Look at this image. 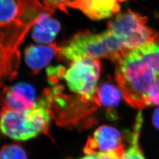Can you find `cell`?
Here are the masks:
<instances>
[{
    "label": "cell",
    "mask_w": 159,
    "mask_h": 159,
    "mask_svg": "<svg viewBox=\"0 0 159 159\" xmlns=\"http://www.w3.org/2000/svg\"><path fill=\"white\" fill-rule=\"evenodd\" d=\"M17 3L16 18L0 24V86L17 75L20 60L18 48L31 27L43 14L52 12L39 0H17Z\"/></svg>",
    "instance_id": "cell-1"
},
{
    "label": "cell",
    "mask_w": 159,
    "mask_h": 159,
    "mask_svg": "<svg viewBox=\"0 0 159 159\" xmlns=\"http://www.w3.org/2000/svg\"><path fill=\"white\" fill-rule=\"evenodd\" d=\"M114 63L116 80L125 102L133 108H146L148 90L157 79L155 72L132 49L125 50Z\"/></svg>",
    "instance_id": "cell-2"
},
{
    "label": "cell",
    "mask_w": 159,
    "mask_h": 159,
    "mask_svg": "<svg viewBox=\"0 0 159 159\" xmlns=\"http://www.w3.org/2000/svg\"><path fill=\"white\" fill-rule=\"evenodd\" d=\"M51 114L47 108L36 104L24 111L2 108L0 111V133L16 141H27L41 134H48Z\"/></svg>",
    "instance_id": "cell-3"
},
{
    "label": "cell",
    "mask_w": 159,
    "mask_h": 159,
    "mask_svg": "<svg viewBox=\"0 0 159 159\" xmlns=\"http://www.w3.org/2000/svg\"><path fill=\"white\" fill-rule=\"evenodd\" d=\"M126 49L107 30L99 34L84 31L69 40L66 46L61 48L59 54L63 58L73 61L82 57H89L104 58L114 62Z\"/></svg>",
    "instance_id": "cell-4"
},
{
    "label": "cell",
    "mask_w": 159,
    "mask_h": 159,
    "mask_svg": "<svg viewBox=\"0 0 159 159\" xmlns=\"http://www.w3.org/2000/svg\"><path fill=\"white\" fill-rule=\"evenodd\" d=\"M147 21V17L128 10L111 18L107 31L125 48L133 49L152 41L158 34L146 25Z\"/></svg>",
    "instance_id": "cell-5"
},
{
    "label": "cell",
    "mask_w": 159,
    "mask_h": 159,
    "mask_svg": "<svg viewBox=\"0 0 159 159\" xmlns=\"http://www.w3.org/2000/svg\"><path fill=\"white\" fill-rule=\"evenodd\" d=\"M101 62L96 58L82 57L74 61L64 74L69 89L85 101L100 106L97 87Z\"/></svg>",
    "instance_id": "cell-6"
},
{
    "label": "cell",
    "mask_w": 159,
    "mask_h": 159,
    "mask_svg": "<svg viewBox=\"0 0 159 159\" xmlns=\"http://www.w3.org/2000/svg\"><path fill=\"white\" fill-rule=\"evenodd\" d=\"M125 151L119 131L113 127L104 125L98 127L87 139L84 148L85 154L116 153L123 154Z\"/></svg>",
    "instance_id": "cell-7"
},
{
    "label": "cell",
    "mask_w": 159,
    "mask_h": 159,
    "mask_svg": "<svg viewBox=\"0 0 159 159\" xmlns=\"http://www.w3.org/2000/svg\"><path fill=\"white\" fill-rule=\"evenodd\" d=\"M35 105V91L31 84L18 83L12 87H4L0 91V106L2 108L24 111Z\"/></svg>",
    "instance_id": "cell-8"
},
{
    "label": "cell",
    "mask_w": 159,
    "mask_h": 159,
    "mask_svg": "<svg viewBox=\"0 0 159 159\" xmlns=\"http://www.w3.org/2000/svg\"><path fill=\"white\" fill-rule=\"evenodd\" d=\"M125 0H73L68 7L76 8L94 20L112 17L120 10V3Z\"/></svg>",
    "instance_id": "cell-9"
},
{
    "label": "cell",
    "mask_w": 159,
    "mask_h": 159,
    "mask_svg": "<svg viewBox=\"0 0 159 159\" xmlns=\"http://www.w3.org/2000/svg\"><path fill=\"white\" fill-rule=\"evenodd\" d=\"M61 48L56 44L48 46H28L24 51V58L27 65L31 70V74H38L50 63L53 57L60 52Z\"/></svg>",
    "instance_id": "cell-10"
},
{
    "label": "cell",
    "mask_w": 159,
    "mask_h": 159,
    "mask_svg": "<svg viewBox=\"0 0 159 159\" xmlns=\"http://www.w3.org/2000/svg\"><path fill=\"white\" fill-rule=\"evenodd\" d=\"M51 14L46 12L42 14L33 25L31 35L38 43L51 44L60 30V23L50 17Z\"/></svg>",
    "instance_id": "cell-11"
},
{
    "label": "cell",
    "mask_w": 159,
    "mask_h": 159,
    "mask_svg": "<svg viewBox=\"0 0 159 159\" xmlns=\"http://www.w3.org/2000/svg\"><path fill=\"white\" fill-rule=\"evenodd\" d=\"M143 123L142 114L140 111L137 115L130 134L129 146L127 149L125 150L121 159H146L140 145V137Z\"/></svg>",
    "instance_id": "cell-12"
},
{
    "label": "cell",
    "mask_w": 159,
    "mask_h": 159,
    "mask_svg": "<svg viewBox=\"0 0 159 159\" xmlns=\"http://www.w3.org/2000/svg\"><path fill=\"white\" fill-rule=\"evenodd\" d=\"M137 56L153 69L159 77V35L152 41L132 49Z\"/></svg>",
    "instance_id": "cell-13"
},
{
    "label": "cell",
    "mask_w": 159,
    "mask_h": 159,
    "mask_svg": "<svg viewBox=\"0 0 159 159\" xmlns=\"http://www.w3.org/2000/svg\"><path fill=\"white\" fill-rule=\"evenodd\" d=\"M97 93L100 104L110 108L116 107L119 104L122 96L120 89L108 83L100 85L97 89Z\"/></svg>",
    "instance_id": "cell-14"
},
{
    "label": "cell",
    "mask_w": 159,
    "mask_h": 159,
    "mask_svg": "<svg viewBox=\"0 0 159 159\" xmlns=\"http://www.w3.org/2000/svg\"><path fill=\"white\" fill-rule=\"evenodd\" d=\"M18 3L16 0H0V24H6L17 16Z\"/></svg>",
    "instance_id": "cell-15"
},
{
    "label": "cell",
    "mask_w": 159,
    "mask_h": 159,
    "mask_svg": "<svg viewBox=\"0 0 159 159\" xmlns=\"http://www.w3.org/2000/svg\"><path fill=\"white\" fill-rule=\"evenodd\" d=\"M0 159H28V157L22 146L12 143L0 148Z\"/></svg>",
    "instance_id": "cell-16"
},
{
    "label": "cell",
    "mask_w": 159,
    "mask_h": 159,
    "mask_svg": "<svg viewBox=\"0 0 159 159\" xmlns=\"http://www.w3.org/2000/svg\"><path fill=\"white\" fill-rule=\"evenodd\" d=\"M145 102L146 107L159 106V77L148 90Z\"/></svg>",
    "instance_id": "cell-17"
},
{
    "label": "cell",
    "mask_w": 159,
    "mask_h": 159,
    "mask_svg": "<svg viewBox=\"0 0 159 159\" xmlns=\"http://www.w3.org/2000/svg\"><path fill=\"white\" fill-rule=\"evenodd\" d=\"M45 6L52 11H54L56 9H60L63 11L66 12V8L68 4L73 0H43Z\"/></svg>",
    "instance_id": "cell-18"
},
{
    "label": "cell",
    "mask_w": 159,
    "mask_h": 159,
    "mask_svg": "<svg viewBox=\"0 0 159 159\" xmlns=\"http://www.w3.org/2000/svg\"><path fill=\"white\" fill-rule=\"evenodd\" d=\"M123 154L116 153H98L86 154L79 159H121Z\"/></svg>",
    "instance_id": "cell-19"
},
{
    "label": "cell",
    "mask_w": 159,
    "mask_h": 159,
    "mask_svg": "<svg viewBox=\"0 0 159 159\" xmlns=\"http://www.w3.org/2000/svg\"><path fill=\"white\" fill-rule=\"evenodd\" d=\"M152 122L154 126L159 130V107L154 111L152 116Z\"/></svg>",
    "instance_id": "cell-20"
}]
</instances>
